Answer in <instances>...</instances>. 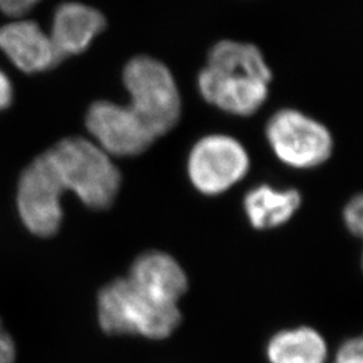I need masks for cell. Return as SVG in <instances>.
<instances>
[{
	"label": "cell",
	"mask_w": 363,
	"mask_h": 363,
	"mask_svg": "<svg viewBox=\"0 0 363 363\" xmlns=\"http://www.w3.org/2000/svg\"><path fill=\"white\" fill-rule=\"evenodd\" d=\"M271 81V67L259 48L225 39L208 52V65L198 76V89L220 111L250 116L268 99Z\"/></svg>",
	"instance_id": "1"
},
{
	"label": "cell",
	"mask_w": 363,
	"mask_h": 363,
	"mask_svg": "<svg viewBox=\"0 0 363 363\" xmlns=\"http://www.w3.org/2000/svg\"><path fill=\"white\" fill-rule=\"evenodd\" d=\"M97 316L105 334L148 339L169 337L182 320L178 306L152 298L128 277L103 286L97 298Z\"/></svg>",
	"instance_id": "2"
},
{
	"label": "cell",
	"mask_w": 363,
	"mask_h": 363,
	"mask_svg": "<svg viewBox=\"0 0 363 363\" xmlns=\"http://www.w3.org/2000/svg\"><path fill=\"white\" fill-rule=\"evenodd\" d=\"M16 361V346L13 337L4 328L0 319V363H15Z\"/></svg>",
	"instance_id": "16"
},
{
	"label": "cell",
	"mask_w": 363,
	"mask_h": 363,
	"mask_svg": "<svg viewBox=\"0 0 363 363\" xmlns=\"http://www.w3.org/2000/svg\"><path fill=\"white\" fill-rule=\"evenodd\" d=\"M0 49L25 73H40L57 65L62 57L50 35L31 21H18L0 28Z\"/></svg>",
	"instance_id": "9"
},
{
	"label": "cell",
	"mask_w": 363,
	"mask_h": 363,
	"mask_svg": "<svg viewBox=\"0 0 363 363\" xmlns=\"http://www.w3.org/2000/svg\"><path fill=\"white\" fill-rule=\"evenodd\" d=\"M40 0H0V10L10 16L28 13Z\"/></svg>",
	"instance_id": "17"
},
{
	"label": "cell",
	"mask_w": 363,
	"mask_h": 363,
	"mask_svg": "<svg viewBox=\"0 0 363 363\" xmlns=\"http://www.w3.org/2000/svg\"><path fill=\"white\" fill-rule=\"evenodd\" d=\"M85 124L96 145L113 156L140 155L155 142L152 132L128 105L97 101L91 105Z\"/></svg>",
	"instance_id": "8"
},
{
	"label": "cell",
	"mask_w": 363,
	"mask_h": 363,
	"mask_svg": "<svg viewBox=\"0 0 363 363\" xmlns=\"http://www.w3.org/2000/svg\"><path fill=\"white\" fill-rule=\"evenodd\" d=\"M301 203L298 190H274L264 184L250 190L244 198V208L253 228L268 230L281 226L292 218Z\"/></svg>",
	"instance_id": "12"
},
{
	"label": "cell",
	"mask_w": 363,
	"mask_h": 363,
	"mask_svg": "<svg viewBox=\"0 0 363 363\" xmlns=\"http://www.w3.org/2000/svg\"><path fill=\"white\" fill-rule=\"evenodd\" d=\"M64 194L65 190L45 151L23 169L18 182V211L30 233L52 237L60 230L64 220Z\"/></svg>",
	"instance_id": "5"
},
{
	"label": "cell",
	"mask_w": 363,
	"mask_h": 363,
	"mask_svg": "<svg viewBox=\"0 0 363 363\" xmlns=\"http://www.w3.org/2000/svg\"><path fill=\"white\" fill-rule=\"evenodd\" d=\"M46 152L65 193L73 191L93 210H105L115 202L121 174L99 145L73 136L62 139Z\"/></svg>",
	"instance_id": "3"
},
{
	"label": "cell",
	"mask_w": 363,
	"mask_h": 363,
	"mask_svg": "<svg viewBox=\"0 0 363 363\" xmlns=\"http://www.w3.org/2000/svg\"><path fill=\"white\" fill-rule=\"evenodd\" d=\"M363 199L362 195H357L351 199L345 208L343 218L347 229L354 235H362L363 230Z\"/></svg>",
	"instance_id": "14"
},
{
	"label": "cell",
	"mask_w": 363,
	"mask_h": 363,
	"mask_svg": "<svg viewBox=\"0 0 363 363\" xmlns=\"http://www.w3.org/2000/svg\"><path fill=\"white\" fill-rule=\"evenodd\" d=\"M249 156L235 139L208 135L195 144L189 156L187 171L195 189L205 195L229 190L247 175Z\"/></svg>",
	"instance_id": "7"
},
{
	"label": "cell",
	"mask_w": 363,
	"mask_h": 363,
	"mask_svg": "<svg viewBox=\"0 0 363 363\" xmlns=\"http://www.w3.org/2000/svg\"><path fill=\"white\" fill-rule=\"evenodd\" d=\"M269 363H325L328 349L325 337L311 327L283 330L267 346Z\"/></svg>",
	"instance_id": "13"
},
{
	"label": "cell",
	"mask_w": 363,
	"mask_h": 363,
	"mask_svg": "<svg viewBox=\"0 0 363 363\" xmlns=\"http://www.w3.org/2000/svg\"><path fill=\"white\" fill-rule=\"evenodd\" d=\"M333 363H363L362 337H351L337 351Z\"/></svg>",
	"instance_id": "15"
},
{
	"label": "cell",
	"mask_w": 363,
	"mask_h": 363,
	"mask_svg": "<svg viewBox=\"0 0 363 363\" xmlns=\"http://www.w3.org/2000/svg\"><path fill=\"white\" fill-rule=\"evenodd\" d=\"M13 85L10 78L0 70V111L10 106L13 101Z\"/></svg>",
	"instance_id": "18"
},
{
	"label": "cell",
	"mask_w": 363,
	"mask_h": 363,
	"mask_svg": "<svg viewBox=\"0 0 363 363\" xmlns=\"http://www.w3.org/2000/svg\"><path fill=\"white\" fill-rule=\"evenodd\" d=\"M106 26L104 15L82 3H64L52 18V43L62 58L85 52Z\"/></svg>",
	"instance_id": "11"
},
{
	"label": "cell",
	"mask_w": 363,
	"mask_h": 363,
	"mask_svg": "<svg viewBox=\"0 0 363 363\" xmlns=\"http://www.w3.org/2000/svg\"><path fill=\"white\" fill-rule=\"evenodd\" d=\"M128 279L152 298L175 306L189 286L181 264L163 252L140 255L132 264Z\"/></svg>",
	"instance_id": "10"
},
{
	"label": "cell",
	"mask_w": 363,
	"mask_h": 363,
	"mask_svg": "<svg viewBox=\"0 0 363 363\" xmlns=\"http://www.w3.org/2000/svg\"><path fill=\"white\" fill-rule=\"evenodd\" d=\"M123 82L130 93V109L155 138L166 135L181 118V94L169 67L148 55L132 58Z\"/></svg>",
	"instance_id": "4"
},
{
	"label": "cell",
	"mask_w": 363,
	"mask_h": 363,
	"mask_svg": "<svg viewBox=\"0 0 363 363\" xmlns=\"http://www.w3.org/2000/svg\"><path fill=\"white\" fill-rule=\"evenodd\" d=\"M267 139L276 156L295 169L316 167L331 156L333 136L323 124L294 109H283L267 124Z\"/></svg>",
	"instance_id": "6"
}]
</instances>
